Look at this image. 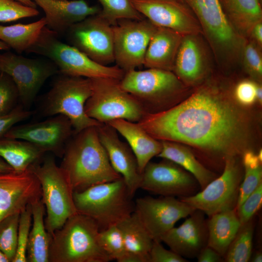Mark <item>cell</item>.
I'll use <instances>...</instances> for the list:
<instances>
[{"label": "cell", "mask_w": 262, "mask_h": 262, "mask_svg": "<svg viewBox=\"0 0 262 262\" xmlns=\"http://www.w3.org/2000/svg\"><path fill=\"white\" fill-rule=\"evenodd\" d=\"M244 176L241 183L236 208L262 183V167L257 154L246 150L242 155Z\"/></svg>", "instance_id": "obj_33"}, {"label": "cell", "mask_w": 262, "mask_h": 262, "mask_svg": "<svg viewBox=\"0 0 262 262\" xmlns=\"http://www.w3.org/2000/svg\"><path fill=\"white\" fill-rule=\"evenodd\" d=\"M37 178L41 198L47 212L46 229L51 236L68 218L78 213L73 200V190L64 172L52 156L46 157L29 167Z\"/></svg>", "instance_id": "obj_8"}, {"label": "cell", "mask_w": 262, "mask_h": 262, "mask_svg": "<svg viewBox=\"0 0 262 262\" xmlns=\"http://www.w3.org/2000/svg\"><path fill=\"white\" fill-rule=\"evenodd\" d=\"M97 127H88L74 134L66 145L60 167L73 191L122 178L110 163Z\"/></svg>", "instance_id": "obj_2"}, {"label": "cell", "mask_w": 262, "mask_h": 262, "mask_svg": "<svg viewBox=\"0 0 262 262\" xmlns=\"http://www.w3.org/2000/svg\"><path fill=\"white\" fill-rule=\"evenodd\" d=\"M132 1H134V0H131Z\"/></svg>", "instance_id": "obj_54"}, {"label": "cell", "mask_w": 262, "mask_h": 262, "mask_svg": "<svg viewBox=\"0 0 262 262\" xmlns=\"http://www.w3.org/2000/svg\"><path fill=\"white\" fill-rule=\"evenodd\" d=\"M9 49L10 48L5 43L0 40V51H8L9 50Z\"/></svg>", "instance_id": "obj_52"}, {"label": "cell", "mask_w": 262, "mask_h": 262, "mask_svg": "<svg viewBox=\"0 0 262 262\" xmlns=\"http://www.w3.org/2000/svg\"><path fill=\"white\" fill-rule=\"evenodd\" d=\"M46 26L44 17L28 24L0 26V40L18 53L26 52L37 41Z\"/></svg>", "instance_id": "obj_32"}, {"label": "cell", "mask_w": 262, "mask_h": 262, "mask_svg": "<svg viewBox=\"0 0 262 262\" xmlns=\"http://www.w3.org/2000/svg\"><path fill=\"white\" fill-rule=\"evenodd\" d=\"M262 1V0H261Z\"/></svg>", "instance_id": "obj_55"}, {"label": "cell", "mask_w": 262, "mask_h": 262, "mask_svg": "<svg viewBox=\"0 0 262 262\" xmlns=\"http://www.w3.org/2000/svg\"><path fill=\"white\" fill-rule=\"evenodd\" d=\"M99 227L91 218L77 213L51 236L49 262H109L98 240Z\"/></svg>", "instance_id": "obj_3"}, {"label": "cell", "mask_w": 262, "mask_h": 262, "mask_svg": "<svg viewBox=\"0 0 262 262\" xmlns=\"http://www.w3.org/2000/svg\"><path fill=\"white\" fill-rule=\"evenodd\" d=\"M98 240L102 248L111 261L127 262L129 252L126 248L121 233L117 225L100 230Z\"/></svg>", "instance_id": "obj_36"}, {"label": "cell", "mask_w": 262, "mask_h": 262, "mask_svg": "<svg viewBox=\"0 0 262 262\" xmlns=\"http://www.w3.org/2000/svg\"><path fill=\"white\" fill-rule=\"evenodd\" d=\"M251 262H262V254L261 251H257L253 255H251L250 259Z\"/></svg>", "instance_id": "obj_49"}, {"label": "cell", "mask_w": 262, "mask_h": 262, "mask_svg": "<svg viewBox=\"0 0 262 262\" xmlns=\"http://www.w3.org/2000/svg\"><path fill=\"white\" fill-rule=\"evenodd\" d=\"M16 0L18 1L25 5L36 8V5L32 0Z\"/></svg>", "instance_id": "obj_51"}, {"label": "cell", "mask_w": 262, "mask_h": 262, "mask_svg": "<svg viewBox=\"0 0 262 262\" xmlns=\"http://www.w3.org/2000/svg\"><path fill=\"white\" fill-rule=\"evenodd\" d=\"M74 134L69 119L56 115L40 122L14 126L3 137L25 140L42 149L63 156L66 145Z\"/></svg>", "instance_id": "obj_17"}, {"label": "cell", "mask_w": 262, "mask_h": 262, "mask_svg": "<svg viewBox=\"0 0 262 262\" xmlns=\"http://www.w3.org/2000/svg\"><path fill=\"white\" fill-rule=\"evenodd\" d=\"M32 220L31 203L20 213L17 245L13 262H27V249Z\"/></svg>", "instance_id": "obj_39"}, {"label": "cell", "mask_w": 262, "mask_h": 262, "mask_svg": "<svg viewBox=\"0 0 262 262\" xmlns=\"http://www.w3.org/2000/svg\"><path fill=\"white\" fill-rule=\"evenodd\" d=\"M186 5L197 19L205 37L221 66L240 61L246 38L233 27L224 14L219 0H179Z\"/></svg>", "instance_id": "obj_4"}, {"label": "cell", "mask_w": 262, "mask_h": 262, "mask_svg": "<svg viewBox=\"0 0 262 262\" xmlns=\"http://www.w3.org/2000/svg\"><path fill=\"white\" fill-rule=\"evenodd\" d=\"M259 83L249 80H245L236 85L234 95L237 101L245 106L252 104L256 101V90Z\"/></svg>", "instance_id": "obj_44"}, {"label": "cell", "mask_w": 262, "mask_h": 262, "mask_svg": "<svg viewBox=\"0 0 262 262\" xmlns=\"http://www.w3.org/2000/svg\"><path fill=\"white\" fill-rule=\"evenodd\" d=\"M97 130L112 166L122 177L133 196L140 188L142 174L133 152L128 145L119 139L116 131L108 124L101 123Z\"/></svg>", "instance_id": "obj_20"}, {"label": "cell", "mask_w": 262, "mask_h": 262, "mask_svg": "<svg viewBox=\"0 0 262 262\" xmlns=\"http://www.w3.org/2000/svg\"><path fill=\"white\" fill-rule=\"evenodd\" d=\"M201 35H183L176 55L173 72L185 85H194L204 78L209 57Z\"/></svg>", "instance_id": "obj_22"}, {"label": "cell", "mask_w": 262, "mask_h": 262, "mask_svg": "<svg viewBox=\"0 0 262 262\" xmlns=\"http://www.w3.org/2000/svg\"><path fill=\"white\" fill-rule=\"evenodd\" d=\"M140 188L160 196L179 198L193 196L200 190L192 175L166 159L147 164L142 174Z\"/></svg>", "instance_id": "obj_15"}, {"label": "cell", "mask_w": 262, "mask_h": 262, "mask_svg": "<svg viewBox=\"0 0 262 262\" xmlns=\"http://www.w3.org/2000/svg\"><path fill=\"white\" fill-rule=\"evenodd\" d=\"M243 166L239 156L228 158L220 175L196 194L179 199L208 216L236 209L244 176Z\"/></svg>", "instance_id": "obj_11"}, {"label": "cell", "mask_w": 262, "mask_h": 262, "mask_svg": "<svg viewBox=\"0 0 262 262\" xmlns=\"http://www.w3.org/2000/svg\"><path fill=\"white\" fill-rule=\"evenodd\" d=\"M41 196L39 182L30 168L0 173V224L8 216L20 213Z\"/></svg>", "instance_id": "obj_19"}, {"label": "cell", "mask_w": 262, "mask_h": 262, "mask_svg": "<svg viewBox=\"0 0 262 262\" xmlns=\"http://www.w3.org/2000/svg\"><path fill=\"white\" fill-rule=\"evenodd\" d=\"M198 262H221L224 258L213 248L206 246L196 257Z\"/></svg>", "instance_id": "obj_46"}, {"label": "cell", "mask_w": 262, "mask_h": 262, "mask_svg": "<svg viewBox=\"0 0 262 262\" xmlns=\"http://www.w3.org/2000/svg\"><path fill=\"white\" fill-rule=\"evenodd\" d=\"M159 141L183 143L221 161L246 150L245 118L222 90L206 84L169 109L147 113L137 122Z\"/></svg>", "instance_id": "obj_1"}, {"label": "cell", "mask_w": 262, "mask_h": 262, "mask_svg": "<svg viewBox=\"0 0 262 262\" xmlns=\"http://www.w3.org/2000/svg\"><path fill=\"white\" fill-rule=\"evenodd\" d=\"M247 39L253 40L260 47L262 48V21L254 25Z\"/></svg>", "instance_id": "obj_47"}, {"label": "cell", "mask_w": 262, "mask_h": 262, "mask_svg": "<svg viewBox=\"0 0 262 262\" xmlns=\"http://www.w3.org/2000/svg\"><path fill=\"white\" fill-rule=\"evenodd\" d=\"M207 219V246L224 257L240 226L236 209L221 212Z\"/></svg>", "instance_id": "obj_27"}, {"label": "cell", "mask_w": 262, "mask_h": 262, "mask_svg": "<svg viewBox=\"0 0 262 262\" xmlns=\"http://www.w3.org/2000/svg\"><path fill=\"white\" fill-rule=\"evenodd\" d=\"M120 83L150 114L172 107L185 86L173 72L157 68L126 72Z\"/></svg>", "instance_id": "obj_7"}, {"label": "cell", "mask_w": 262, "mask_h": 262, "mask_svg": "<svg viewBox=\"0 0 262 262\" xmlns=\"http://www.w3.org/2000/svg\"><path fill=\"white\" fill-rule=\"evenodd\" d=\"M119 229L126 248L130 253L149 262V253L153 240L134 211L116 225Z\"/></svg>", "instance_id": "obj_31"}, {"label": "cell", "mask_w": 262, "mask_h": 262, "mask_svg": "<svg viewBox=\"0 0 262 262\" xmlns=\"http://www.w3.org/2000/svg\"><path fill=\"white\" fill-rule=\"evenodd\" d=\"M222 10L233 27L244 38L252 27L262 21L261 0H219Z\"/></svg>", "instance_id": "obj_28"}, {"label": "cell", "mask_w": 262, "mask_h": 262, "mask_svg": "<svg viewBox=\"0 0 262 262\" xmlns=\"http://www.w3.org/2000/svg\"><path fill=\"white\" fill-rule=\"evenodd\" d=\"M92 88L91 79L61 74L45 98L43 114L49 116H66L72 125L74 134L99 126L101 123L88 116L84 110Z\"/></svg>", "instance_id": "obj_9"}, {"label": "cell", "mask_w": 262, "mask_h": 262, "mask_svg": "<svg viewBox=\"0 0 262 262\" xmlns=\"http://www.w3.org/2000/svg\"><path fill=\"white\" fill-rule=\"evenodd\" d=\"M149 262H187L186 259L172 250L166 249L161 242L153 240L149 253Z\"/></svg>", "instance_id": "obj_45"}, {"label": "cell", "mask_w": 262, "mask_h": 262, "mask_svg": "<svg viewBox=\"0 0 262 262\" xmlns=\"http://www.w3.org/2000/svg\"><path fill=\"white\" fill-rule=\"evenodd\" d=\"M18 100V94L14 82L7 74L0 71V115L12 111Z\"/></svg>", "instance_id": "obj_41"}, {"label": "cell", "mask_w": 262, "mask_h": 262, "mask_svg": "<svg viewBox=\"0 0 262 262\" xmlns=\"http://www.w3.org/2000/svg\"><path fill=\"white\" fill-rule=\"evenodd\" d=\"M45 13L46 27L59 36L73 25L98 14L101 8L85 0H32Z\"/></svg>", "instance_id": "obj_23"}, {"label": "cell", "mask_w": 262, "mask_h": 262, "mask_svg": "<svg viewBox=\"0 0 262 262\" xmlns=\"http://www.w3.org/2000/svg\"><path fill=\"white\" fill-rule=\"evenodd\" d=\"M78 213L93 219L99 230L116 225L135 210V202L123 178L73 192Z\"/></svg>", "instance_id": "obj_5"}, {"label": "cell", "mask_w": 262, "mask_h": 262, "mask_svg": "<svg viewBox=\"0 0 262 262\" xmlns=\"http://www.w3.org/2000/svg\"><path fill=\"white\" fill-rule=\"evenodd\" d=\"M45 152L35 145L23 140L0 138V157L14 171L20 172L38 162Z\"/></svg>", "instance_id": "obj_30"}, {"label": "cell", "mask_w": 262, "mask_h": 262, "mask_svg": "<svg viewBox=\"0 0 262 262\" xmlns=\"http://www.w3.org/2000/svg\"><path fill=\"white\" fill-rule=\"evenodd\" d=\"M10 262L6 255L0 250V262Z\"/></svg>", "instance_id": "obj_53"}, {"label": "cell", "mask_w": 262, "mask_h": 262, "mask_svg": "<svg viewBox=\"0 0 262 262\" xmlns=\"http://www.w3.org/2000/svg\"><path fill=\"white\" fill-rule=\"evenodd\" d=\"M98 13L72 25L66 33L70 45L108 66L115 62L113 26Z\"/></svg>", "instance_id": "obj_14"}, {"label": "cell", "mask_w": 262, "mask_h": 262, "mask_svg": "<svg viewBox=\"0 0 262 262\" xmlns=\"http://www.w3.org/2000/svg\"><path fill=\"white\" fill-rule=\"evenodd\" d=\"M0 71L14 82L21 105L28 109L32 105L45 82L59 73L56 65L45 58H29L8 51L0 53Z\"/></svg>", "instance_id": "obj_12"}, {"label": "cell", "mask_w": 262, "mask_h": 262, "mask_svg": "<svg viewBox=\"0 0 262 262\" xmlns=\"http://www.w3.org/2000/svg\"><path fill=\"white\" fill-rule=\"evenodd\" d=\"M36 8L25 5L16 0H0V22H7L36 16Z\"/></svg>", "instance_id": "obj_40"}, {"label": "cell", "mask_w": 262, "mask_h": 262, "mask_svg": "<svg viewBox=\"0 0 262 262\" xmlns=\"http://www.w3.org/2000/svg\"><path fill=\"white\" fill-rule=\"evenodd\" d=\"M253 219L241 225L224 257L227 262H247L252 254L254 233Z\"/></svg>", "instance_id": "obj_34"}, {"label": "cell", "mask_w": 262, "mask_h": 262, "mask_svg": "<svg viewBox=\"0 0 262 262\" xmlns=\"http://www.w3.org/2000/svg\"><path fill=\"white\" fill-rule=\"evenodd\" d=\"M59 35L45 26L35 43L26 51L52 62L61 74L89 79L121 80L125 72L117 66L99 64L72 45L63 43Z\"/></svg>", "instance_id": "obj_6"}, {"label": "cell", "mask_w": 262, "mask_h": 262, "mask_svg": "<svg viewBox=\"0 0 262 262\" xmlns=\"http://www.w3.org/2000/svg\"><path fill=\"white\" fill-rule=\"evenodd\" d=\"M196 210L175 197L147 196L136 199L134 212L153 240L160 241L179 220Z\"/></svg>", "instance_id": "obj_16"}, {"label": "cell", "mask_w": 262, "mask_h": 262, "mask_svg": "<svg viewBox=\"0 0 262 262\" xmlns=\"http://www.w3.org/2000/svg\"><path fill=\"white\" fill-rule=\"evenodd\" d=\"M101 8L99 15L111 25L122 19L141 20L144 16L136 9L131 0H98Z\"/></svg>", "instance_id": "obj_35"}, {"label": "cell", "mask_w": 262, "mask_h": 262, "mask_svg": "<svg viewBox=\"0 0 262 262\" xmlns=\"http://www.w3.org/2000/svg\"><path fill=\"white\" fill-rule=\"evenodd\" d=\"M162 148L157 157L173 162L188 171L203 189L218 175L198 161L188 148L180 143L162 141Z\"/></svg>", "instance_id": "obj_26"}, {"label": "cell", "mask_w": 262, "mask_h": 262, "mask_svg": "<svg viewBox=\"0 0 262 262\" xmlns=\"http://www.w3.org/2000/svg\"><path fill=\"white\" fill-rule=\"evenodd\" d=\"M124 137L133 152L140 172L142 173L147 164L160 153L161 141L148 134L137 122L117 119L107 123Z\"/></svg>", "instance_id": "obj_24"}, {"label": "cell", "mask_w": 262, "mask_h": 262, "mask_svg": "<svg viewBox=\"0 0 262 262\" xmlns=\"http://www.w3.org/2000/svg\"><path fill=\"white\" fill-rule=\"evenodd\" d=\"M262 204V183L237 208V214L241 225L253 219Z\"/></svg>", "instance_id": "obj_42"}, {"label": "cell", "mask_w": 262, "mask_h": 262, "mask_svg": "<svg viewBox=\"0 0 262 262\" xmlns=\"http://www.w3.org/2000/svg\"><path fill=\"white\" fill-rule=\"evenodd\" d=\"M262 48L254 41L246 39L243 46L240 61L246 72L257 82L262 77Z\"/></svg>", "instance_id": "obj_38"}, {"label": "cell", "mask_w": 262, "mask_h": 262, "mask_svg": "<svg viewBox=\"0 0 262 262\" xmlns=\"http://www.w3.org/2000/svg\"><path fill=\"white\" fill-rule=\"evenodd\" d=\"M12 171H14V170L12 167L0 157V173L8 172Z\"/></svg>", "instance_id": "obj_48"}, {"label": "cell", "mask_w": 262, "mask_h": 262, "mask_svg": "<svg viewBox=\"0 0 262 262\" xmlns=\"http://www.w3.org/2000/svg\"><path fill=\"white\" fill-rule=\"evenodd\" d=\"M196 210L178 227H174L161 238L171 250L186 259L196 258L208 243L207 219Z\"/></svg>", "instance_id": "obj_21"}, {"label": "cell", "mask_w": 262, "mask_h": 262, "mask_svg": "<svg viewBox=\"0 0 262 262\" xmlns=\"http://www.w3.org/2000/svg\"><path fill=\"white\" fill-rule=\"evenodd\" d=\"M91 79L92 93L84 107L90 118L100 123L117 119L138 122L147 114L138 101L121 87L120 80Z\"/></svg>", "instance_id": "obj_10"}, {"label": "cell", "mask_w": 262, "mask_h": 262, "mask_svg": "<svg viewBox=\"0 0 262 262\" xmlns=\"http://www.w3.org/2000/svg\"><path fill=\"white\" fill-rule=\"evenodd\" d=\"M32 228L30 230L27 249V260L29 262H49L51 236L45 224V206L42 198L31 203Z\"/></svg>", "instance_id": "obj_29"}, {"label": "cell", "mask_w": 262, "mask_h": 262, "mask_svg": "<svg viewBox=\"0 0 262 262\" xmlns=\"http://www.w3.org/2000/svg\"><path fill=\"white\" fill-rule=\"evenodd\" d=\"M136 9L157 27L182 35H202L201 26L191 9L179 0L132 1Z\"/></svg>", "instance_id": "obj_18"}, {"label": "cell", "mask_w": 262, "mask_h": 262, "mask_svg": "<svg viewBox=\"0 0 262 262\" xmlns=\"http://www.w3.org/2000/svg\"><path fill=\"white\" fill-rule=\"evenodd\" d=\"M256 101L259 103H262V87L259 83L256 90Z\"/></svg>", "instance_id": "obj_50"}, {"label": "cell", "mask_w": 262, "mask_h": 262, "mask_svg": "<svg viewBox=\"0 0 262 262\" xmlns=\"http://www.w3.org/2000/svg\"><path fill=\"white\" fill-rule=\"evenodd\" d=\"M183 36L172 30L157 27L148 45L143 65L147 68L173 72Z\"/></svg>", "instance_id": "obj_25"}, {"label": "cell", "mask_w": 262, "mask_h": 262, "mask_svg": "<svg viewBox=\"0 0 262 262\" xmlns=\"http://www.w3.org/2000/svg\"><path fill=\"white\" fill-rule=\"evenodd\" d=\"M112 26L116 66L126 72L143 65L148 45L157 26L147 18L122 19Z\"/></svg>", "instance_id": "obj_13"}, {"label": "cell", "mask_w": 262, "mask_h": 262, "mask_svg": "<svg viewBox=\"0 0 262 262\" xmlns=\"http://www.w3.org/2000/svg\"><path fill=\"white\" fill-rule=\"evenodd\" d=\"M33 113L21 105L16 106L9 113L0 115V138L16 124L30 117Z\"/></svg>", "instance_id": "obj_43"}, {"label": "cell", "mask_w": 262, "mask_h": 262, "mask_svg": "<svg viewBox=\"0 0 262 262\" xmlns=\"http://www.w3.org/2000/svg\"><path fill=\"white\" fill-rule=\"evenodd\" d=\"M20 213L8 216L0 224V250L10 262H13L16 253Z\"/></svg>", "instance_id": "obj_37"}]
</instances>
